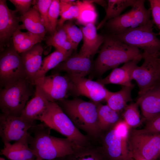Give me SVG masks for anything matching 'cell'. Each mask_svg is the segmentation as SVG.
Masks as SVG:
<instances>
[{"mask_svg":"<svg viewBox=\"0 0 160 160\" xmlns=\"http://www.w3.org/2000/svg\"><path fill=\"white\" fill-rule=\"evenodd\" d=\"M79 8V15L76 20L84 26L89 23L95 24L97 14L93 3L90 0L77 1Z\"/></svg>","mask_w":160,"mask_h":160,"instance_id":"obj_29","label":"cell"},{"mask_svg":"<svg viewBox=\"0 0 160 160\" xmlns=\"http://www.w3.org/2000/svg\"><path fill=\"white\" fill-rule=\"evenodd\" d=\"M134 8L129 11L108 20L105 25L111 33L110 35H117L130 28L132 25Z\"/></svg>","mask_w":160,"mask_h":160,"instance_id":"obj_27","label":"cell"},{"mask_svg":"<svg viewBox=\"0 0 160 160\" xmlns=\"http://www.w3.org/2000/svg\"><path fill=\"white\" fill-rule=\"evenodd\" d=\"M49 102L36 88L34 97L27 103L21 116L33 122L38 120L46 110Z\"/></svg>","mask_w":160,"mask_h":160,"instance_id":"obj_21","label":"cell"},{"mask_svg":"<svg viewBox=\"0 0 160 160\" xmlns=\"http://www.w3.org/2000/svg\"><path fill=\"white\" fill-rule=\"evenodd\" d=\"M92 63L90 57L78 53L71 55L54 68L55 73L64 71L74 76L85 77L91 71Z\"/></svg>","mask_w":160,"mask_h":160,"instance_id":"obj_15","label":"cell"},{"mask_svg":"<svg viewBox=\"0 0 160 160\" xmlns=\"http://www.w3.org/2000/svg\"><path fill=\"white\" fill-rule=\"evenodd\" d=\"M66 74L70 81V94L76 96H85L96 103L105 100L109 90L104 85L85 77Z\"/></svg>","mask_w":160,"mask_h":160,"instance_id":"obj_13","label":"cell"},{"mask_svg":"<svg viewBox=\"0 0 160 160\" xmlns=\"http://www.w3.org/2000/svg\"><path fill=\"white\" fill-rule=\"evenodd\" d=\"M143 129L151 133H160V114L146 120L145 126Z\"/></svg>","mask_w":160,"mask_h":160,"instance_id":"obj_39","label":"cell"},{"mask_svg":"<svg viewBox=\"0 0 160 160\" xmlns=\"http://www.w3.org/2000/svg\"><path fill=\"white\" fill-rule=\"evenodd\" d=\"M158 81H160V76H159V77Z\"/></svg>","mask_w":160,"mask_h":160,"instance_id":"obj_43","label":"cell"},{"mask_svg":"<svg viewBox=\"0 0 160 160\" xmlns=\"http://www.w3.org/2000/svg\"><path fill=\"white\" fill-rule=\"evenodd\" d=\"M143 62L133 70L132 79L136 82L139 88L138 96L142 95L159 81L160 75V52L149 54L142 53Z\"/></svg>","mask_w":160,"mask_h":160,"instance_id":"obj_8","label":"cell"},{"mask_svg":"<svg viewBox=\"0 0 160 160\" xmlns=\"http://www.w3.org/2000/svg\"><path fill=\"white\" fill-rule=\"evenodd\" d=\"M34 85L50 102L66 99L70 94L71 85L69 79L66 74L63 76L59 73L36 79Z\"/></svg>","mask_w":160,"mask_h":160,"instance_id":"obj_11","label":"cell"},{"mask_svg":"<svg viewBox=\"0 0 160 160\" xmlns=\"http://www.w3.org/2000/svg\"><path fill=\"white\" fill-rule=\"evenodd\" d=\"M51 129L44 123L33 125L28 131V143L35 160H52L72 153L77 146L67 138L50 135Z\"/></svg>","mask_w":160,"mask_h":160,"instance_id":"obj_1","label":"cell"},{"mask_svg":"<svg viewBox=\"0 0 160 160\" xmlns=\"http://www.w3.org/2000/svg\"><path fill=\"white\" fill-rule=\"evenodd\" d=\"M83 44L79 54L91 57L97 51L104 41L105 36L98 34L94 24L89 23L81 28Z\"/></svg>","mask_w":160,"mask_h":160,"instance_id":"obj_19","label":"cell"},{"mask_svg":"<svg viewBox=\"0 0 160 160\" xmlns=\"http://www.w3.org/2000/svg\"><path fill=\"white\" fill-rule=\"evenodd\" d=\"M34 125L21 116L1 113L0 116V136L4 144L18 141L27 136L28 131Z\"/></svg>","mask_w":160,"mask_h":160,"instance_id":"obj_12","label":"cell"},{"mask_svg":"<svg viewBox=\"0 0 160 160\" xmlns=\"http://www.w3.org/2000/svg\"><path fill=\"white\" fill-rule=\"evenodd\" d=\"M99 125L102 132L108 130L120 120V113L110 108L108 105L96 103Z\"/></svg>","mask_w":160,"mask_h":160,"instance_id":"obj_24","label":"cell"},{"mask_svg":"<svg viewBox=\"0 0 160 160\" xmlns=\"http://www.w3.org/2000/svg\"><path fill=\"white\" fill-rule=\"evenodd\" d=\"M60 15V0H52L50 5L48 14V20L50 28L49 33L51 35L56 30L58 18Z\"/></svg>","mask_w":160,"mask_h":160,"instance_id":"obj_35","label":"cell"},{"mask_svg":"<svg viewBox=\"0 0 160 160\" xmlns=\"http://www.w3.org/2000/svg\"><path fill=\"white\" fill-rule=\"evenodd\" d=\"M145 2L144 0H137L135 5L132 7L134 8V11L132 25L130 28H134L145 25L150 20L151 10L150 8L146 9Z\"/></svg>","mask_w":160,"mask_h":160,"instance_id":"obj_31","label":"cell"},{"mask_svg":"<svg viewBox=\"0 0 160 160\" xmlns=\"http://www.w3.org/2000/svg\"></svg>","mask_w":160,"mask_h":160,"instance_id":"obj_47","label":"cell"},{"mask_svg":"<svg viewBox=\"0 0 160 160\" xmlns=\"http://www.w3.org/2000/svg\"><path fill=\"white\" fill-rule=\"evenodd\" d=\"M67 58L64 54L57 50L46 57L42 60L41 67L36 75L34 81L36 79L46 76V73L49 71L55 68Z\"/></svg>","mask_w":160,"mask_h":160,"instance_id":"obj_30","label":"cell"},{"mask_svg":"<svg viewBox=\"0 0 160 160\" xmlns=\"http://www.w3.org/2000/svg\"><path fill=\"white\" fill-rule=\"evenodd\" d=\"M148 1L150 5L152 20L159 29V34L160 35V4L159 0H149Z\"/></svg>","mask_w":160,"mask_h":160,"instance_id":"obj_38","label":"cell"},{"mask_svg":"<svg viewBox=\"0 0 160 160\" xmlns=\"http://www.w3.org/2000/svg\"><path fill=\"white\" fill-rule=\"evenodd\" d=\"M79 147L72 153L55 160H105L101 148L90 145Z\"/></svg>","mask_w":160,"mask_h":160,"instance_id":"obj_26","label":"cell"},{"mask_svg":"<svg viewBox=\"0 0 160 160\" xmlns=\"http://www.w3.org/2000/svg\"><path fill=\"white\" fill-rule=\"evenodd\" d=\"M31 33L22 32L20 30H17L12 36L13 47L16 49L28 36Z\"/></svg>","mask_w":160,"mask_h":160,"instance_id":"obj_41","label":"cell"},{"mask_svg":"<svg viewBox=\"0 0 160 160\" xmlns=\"http://www.w3.org/2000/svg\"><path fill=\"white\" fill-rule=\"evenodd\" d=\"M75 126L89 137L97 138L102 132L99 125L96 103L79 98L56 102Z\"/></svg>","mask_w":160,"mask_h":160,"instance_id":"obj_3","label":"cell"},{"mask_svg":"<svg viewBox=\"0 0 160 160\" xmlns=\"http://www.w3.org/2000/svg\"><path fill=\"white\" fill-rule=\"evenodd\" d=\"M73 0H60V19L58 20L57 27L63 26L66 21L73 19L70 9L71 3Z\"/></svg>","mask_w":160,"mask_h":160,"instance_id":"obj_36","label":"cell"},{"mask_svg":"<svg viewBox=\"0 0 160 160\" xmlns=\"http://www.w3.org/2000/svg\"><path fill=\"white\" fill-rule=\"evenodd\" d=\"M20 19L23 23L20 26V30L26 29L31 33L45 36L46 28L39 12L34 6Z\"/></svg>","mask_w":160,"mask_h":160,"instance_id":"obj_22","label":"cell"},{"mask_svg":"<svg viewBox=\"0 0 160 160\" xmlns=\"http://www.w3.org/2000/svg\"><path fill=\"white\" fill-rule=\"evenodd\" d=\"M25 79L26 75L20 54L14 47L3 51L0 57L1 88Z\"/></svg>","mask_w":160,"mask_h":160,"instance_id":"obj_10","label":"cell"},{"mask_svg":"<svg viewBox=\"0 0 160 160\" xmlns=\"http://www.w3.org/2000/svg\"><path fill=\"white\" fill-rule=\"evenodd\" d=\"M129 151L149 160H156L160 155V133H151L143 129L131 128L128 139Z\"/></svg>","mask_w":160,"mask_h":160,"instance_id":"obj_9","label":"cell"},{"mask_svg":"<svg viewBox=\"0 0 160 160\" xmlns=\"http://www.w3.org/2000/svg\"><path fill=\"white\" fill-rule=\"evenodd\" d=\"M15 10L10 9L5 0H0V48L9 46V42L14 33L19 29L20 17Z\"/></svg>","mask_w":160,"mask_h":160,"instance_id":"obj_14","label":"cell"},{"mask_svg":"<svg viewBox=\"0 0 160 160\" xmlns=\"http://www.w3.org/2000/svg\"><path fill=\"white\" fill-rule=\"evenodd\" d=\"M33 85L25 79L1 89L0 109L2 113L21 116L28 100L33 94Z\"/></svg>","mask_w":160,"mask_h":160,"instance_id":"obj_6","label":"cell"},{"mask_svg":"<svg viewBox=\"0 0 160 160\" xmlns=\"http://www.w3.org/2000/svg\"><path fill=\"white\" fill-rule=\"evenodd\" d=\"M48 46H52L64 54L67 58L71 55L74 50L63 27H57L55 31L49 36L46 41Z\"/></svg>","mask_w":160,"mask_h":160,"instance_id":"obj_25","label":"cell"},{"mask_svg":"<svg viewBox=\"0 0 160 160\" xmlns=\"http://www.w3.org/2000/svg\"><path fill=\"white\" fill-rule=\"evenodd\" d=\"M159 151H160V146H159Z\"/></svg>","mask_w":160,"mask_h":160,"instance_id":"obj_44","label":"cell"},{"mask_svg":"<svg viewBox=\"0 0 160 160\" xmlns=\"http://www.w3.org/2000/svg\"><path fill=\"white\" fill-rule=\"evenodd\" d=\"M38 120L77 146H84L89 144V137L80 131L56 102H49L46 110Z\"/></svg>","mask_w":160,"mask_h":160,"instance_id":"obj_4","label":"cell"},{"mask_svg":"<svg viewBox=\"0 0 160 160\" xmlns=\"http://www.w3.org/2000/svg\"><path fill=\"white\" fill-rule=\"evenodd\" d=\"M130 129L121 119L106 131L101 147L105 160H134L131 156L128 146Z\"/></svg>","mask_w":160,"mask_h":160,"instance_id":"obj_5","label":"cell"},{"mask_svg":"<svg viewBox=\"0 0 160 160\" xmlns=\"http://www.w3.org/2000/svg\"><path fill=\"white\" fill-rule=\"evenodd\" d=\"M142 59V54L133 60L124 63L121 67L113 69L106 77L99 79L97 81L104 85L113 84L121 86H134L132 83V72Z\"/></svg>","mask_w":160,"mask_h":160,"instance_id":"obj_17","label":"cell"},{"mask_svg":"<svg viewBox=\"0 0 160 160\" xmlns=\"http://www.w3.org/2000/svg\"><path fill=\"white\" fill-rule=\"evenodd\" d=\"M154 24L150 20L145 25L112 36L126 44L142 49L148 54H154L160 52V39L153 31Z\"/></svg>","mask_w":160,"mask_h":160,"instance_id":"obj_7","label":"cell"},{"mask_svg":"<svg viewBox=\"0 0 160 160\" xmlns=\"http://www.w3.org/2000/svg\"><path fill=\"white\" fill-rule=\"evenodd\" d=\"M137 101L146 120L160 114V82L158 81L144 93L138 96Z\"/></svg>","mask_w":160,"mask_h":160,"instance_id":"obj_16","label":"cell"},{"mask_svg":"<svg viewBox=\"0 0 160 160\" xmlns=\"http://www.w3.org/2000/svg\"><path fill=\"white\" fill-rule=\"evenodd\" d=\"M139 106L138 102L136 101L135 103L127 105L122 112L123 120L130 129L135 128L141 123Z\"/></svg>","mask_w":160,"mask_h":160,"instance_id":"obj_32","label":"cell"},{"mask_svg":"<svg viewBox=\"0 0 160 160\" xmlns=\"http://www.w3.org/2000/svg\"><path fill=\"white\" fill-rule=\"evenodd\" d=\"M35 160V159H31V160Z\"/></svg>","mask_w":160,"mask_h":160,"instance_id":"obj_46","label":"cell"},{"mask_svg":"<svg viewBox=\"0 0 160 160\" xmlns=\"http://www.w3.org/2000/svg\"><path fill=\"white\" fill-rule=\"evenodd\" d=\"M137 0H108L106 9V15L97 27L99 29L109 20L115 18L121 15V13L127 7H133Z\"/></svg>","mask_w":160,"mask_h":160,"instance_id":"obj_28","label":"cell"},{"mask_svg":"<svg viewBox=\"0 0 160 160\" xmlns=\"http://www.w3.org/2000/svg\"><path fill=\"white\" fill-rule=\"evenodd\" d=\"M159 3H160V0H159Z\"/></svg>","mask_w":160,"mask_h":160,"instance_id":"obj_45","label":"cell"},{"mask_svg":"<svg viewBox=\"0 0 160 160\" xmlns=\"http://www.w3.org/2000/svg\"><path fill=\"white\" fill-rule=\"evenodd\" d=\"M138 48L126 44L113 36H105L94 63L95 73L101 76L121 64L132 60L142 55Z\"/></svg>","mask_w":160,"mask_h":160,"instance_id":"obj_2","label":"cell"},{"mask_svg":"<svg viewBox=\"0 0 160 160\" xmlns=\"http://www.w3.org/2000/svg\"><path fill=\"white\" fill-rule=\"evenodd\" d=\"M65 31L69 40L72 44L74 50L83 39V33L81 28L71 22L65 23L62 26Z\"/></svg>","mask_w":160,"mask_h":160,"instance_id":"obj_33","label":"cell"},{"mask_svg":"<svg viewBox=\"0 0 160 160\" xmlns=\"http://www.w3.org/2000/svg\"><path fill=\"white\" fill-rule=\"evenodd\" d=\"M0 160H5L4 158L2 157L0 158Z\"/></svg>","mask_w":160,"mask_h":160,"instance_id":"obj_42","label":"cell"},{"mask_svg":"<svg viewBox=\"0 0 160 160\" xmlns=\"http://www.w3.org/2000/svg\"><path fill=\"white\" fill-rule=\"evenodd\" d=\"M15 6L17 12H18L23 15L27 12L31 8L33 4L32 0H9Z\"/></svg>","mask_w":160,"mask_h":160,"instance_id":"obj_40","label":"cell"},{"mask_svg":"<svg viewBox=\"0 0 160 160\" xmlns=\"http://www.w3.org/2000/svg\"><path fill=\"white\" fill-rule=\"evenodd\" d=\"M29 134L14 143L4 145L1 153L10 160L35 159L36 156L29 145Z\"/></svg>","mask_w":160,"mask_h":160,"instance_id":"obj_20","label":"cell"},{"mask_svg":"<svg viewBox=\"0 0 160 160\" xmlns=\"http://www.w3.org/2000/svg\"><path fill=\"white\" fill-rule=\"evenodd\" d=\"M43 51V48L39 43L29 49L20 54L27 79L33 85L36 75L41 65Z\"/></svg>","mask_w":160,"mask_h":160,"instance_id":"obj_18","label":"cell"},{"mask_svg":"<svg viewBox=\"0 0 160 160\" xmlns=\"http://www.w3.org/2000/svg\"><path fill=\"white\" fill-rule=\"evenodd\" d=\"M134 87L122 86L115 92L109 91L105 100L107 105L118 112H122L128 103L132 100L131 92Z\"/></svg>","mask_w":160,"mask_h":160,"instance_id":"obj_23","label":"cell"},{"mask_svg":"<svg viewBox=\"0 0 160 160\" xmlns=\"http://www.w3.org/2000/svg\"><path fill=\"white\" fill-rule=\"evenodd\" d=\"M45 36L31 33L15 49L19 54L31 48L36 44L40 43Z\"/></svg>","mask_w":160,"mask_h":160,"instance_id":"obj_37","label":"cell"},{"mask_svg":"<svg viewBox=\"0 0 160 160\" xmlns=\"http://www.w3.org/2000/svg\"><path fill=\"white\" fill-rule=\"evenodd\" d=\"M52 0H33V4L39 12L47 32L49 33L48 20L49 10Z\"/></svg>","mask_w":160,"mask_h":160,"instance_id":"obj_34","label":"cell"}]
</instances>
